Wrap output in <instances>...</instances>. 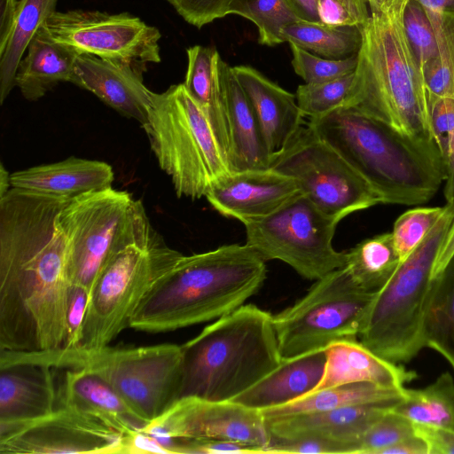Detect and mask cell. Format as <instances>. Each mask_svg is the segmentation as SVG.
<instances>
[{
  "instance_id": "obj_36",
  "label": "cell",
  "mask_w": 454,
  "mask_h": 454,
  "mask_svg": "<svg viewBox=\"0 0 454 454\" xmlns=\"http://www.w3.org/2000/svg\"><path fill=\"white\" fill-rule=\"evenodd\" d=\"M354 79L355 72L325 82L299 85L294 95L302 114L311 119L347 106Z\"/></svg>"
},
{
  "instance_id": "obj_2",
  "label": "cell",
  "mask_w": 454,
  "mask_h": 454,
  "mask_svg": "<svg viewBox=\"0 0 454 454\" xmlns=\"http://www.w3.org/2000/svg\"><path fill=\"white\" fill-rule=\"evenodd\" d=\"M265 262L247 244L183 255L141 301L129 327L157 333L218 319L259 291Z\"/></svg>"
},
{
  "instance_id": "obj_15",
  "label": "cell",
  "mask_w": 454,
  "mask_h": 454,
  "mask_svg": "<svg viewBox=\"0 0 454 454\" xmlns=\"http://www.w3.org/2000/svg\"><path fill=\"white\" fill-rule=\"evenodd\" d=\"M124 434L68 406L23 421L0 422L2 454H121Z\"/></svg>"
},
{
  "instance_id": "obj_30",
  "label": "cell",
  "mask_w": 454,
  "mask_h": 454,
  "mask_svg": "<svg viewBox=\"0 0 454 454\" xmlns=\"http://www.w3.org/2000/svg\"><path fill=\"white\" fill-rule=\"evenodd\" d=\"M59 0H18L9 37L0 50V103L15 86L17 68L36 31L56 12Z\"/></svg>"
},
{
  "instance_id": "obj_19",
  "label": "cell",
  "mask_w": 454,
  "mask_h": 454,
  "mask_svg": "<svg viewBox=\"0 0 454 454\" xmlns=\"http://www.w3.org/2000/svg\"><path fill=\"white\" fill-rule=\"evenodd\" d=\"M399 401L269 417L265 421L271 439L322 437L346 442L357 453L363 434Z\"/></svg>"
},
{
  "instance_id": "obj_53",
  "label": "cell",
  "mask_w": 454,
  "mask_h": 454,
  "mask_svg": "<svg viewBox=\"0 0 454 454\" xmlns=\"http://www.w3.org/2000/svg\"><path fill=\"white\" fill-rule=\"evenodd\" d=\"M454 254V219L436 259L434 277L438 274Z\"/></svg>"
},
{
  "instance_id": "obj_18",
  "label": "cell",
  "mask_w": 454,
  "mask_h": 454,
  "mask_svg": "<svg viewBox=\"0 0 454 454\" xmlns=\"http://www.w3.org/2000/svg\"><path fill=\"white\" fill-rule=\"evenodd\" d=\"M144 66L89 53L75 59L70 82L92 92L122 116L146 123L152 92L143 82Z\"/></svg>"
},
{
  "instance_id": "obj_6",
  "label": "cell",
  "mask_w": 454,
  "mask_h": 454,
  "mask_svg": "<svg viewBox=\"0 0 454 454\" xmlns=\"http://www.w3.org/2000/svg\"><path fill=\"white\" fill-rule=\"evenodd\" d=\"M20 362L92 372L105 380L147 425L180 399L183 348L176 344L60 348L36 352L0 350V365Z\"/></svg>"
},
{
  "instance_id": "obj_43",
  "label": "cell",
  "mask_w": 454,
  "mask_h": 454,
  "mask_svg": "<svg viewBox=\"0 0 454 454\" xmlns=\"http://www.w3.org/2000/svg\"><path fill=\"white\" fill-rule=\"evenodd\" d=\"M267 453L345 454L354 453L351 445L322 437H301L292 440L271 439Z\"/></svg>"
},
{
  "instance_id": "obj_33",
  "label": "cell",
  "mask_w": 454,
  "mask_h": 454,
  "mask_svg": "<svg viewBox=\"0 0 454 454\" xmlns=\"http://www.w3.org/2000/svg\"><path fill=\"white\" fill-rule=\"evenodd\" d=\"M286 42L320 57L342 59L356 55L362 44V30L357 26H334L320 21L301 20L286 26Z\"/></svg>"
},
{
  "instance_id": "obj_26",
  "label": "cell",
  "mask_w": 454,
  "mask_h": 454,
  "mask_svg": "<svg viewBox=\"0 0 454 454\" xmlns=\"http://www.w3.org/2000/svg\"><path fill=\"white\" fill-rule=\"evenodd\" d=\"M220 74L229 123L231 147L228 163L231 172L269 168L271 157L253 107L232 67L223 59L220 61Z\"/></svg>"
},
{
  "instance_id": "obj_28",
  "label": "cell",
  "mask_w": 454,
  "mask_h": 454,
  "mask_svg": "<svg viewBox=\"0 0 454 454\" xmlns=\"http://www.w3.org/2000/svg\"><path fill=\"white\" fill-rule=\"evenodd\" d=\"M186 52L188 66L183 83L206 115L228 162L231 144L220 74L222 59L215 48L201 45L190 47Z\"/></svg>"
},
{
  "instance_id": "obj_24",
  "label": "cell",
  "mask_w": 454,
  "mask_h": 454,
  "mask_svg": "<svg viewBox=\"0 0 454 454\" xmlns=\"http://www.w3.org/2000/svg\"><path fill=\"white\" fill-rule=\"evenodd\" d=\"M113 168L105 161L69 157L11 174V185L48 195L72 199L112 187Z\"/></svg>"
},
{
  "instance_id": "obj_1",
  "label": "cell",
  "mask_w": 454,
  "mask_h": 454,
  "mask_svg": "<svg viewBox=\"0 0 454 454\" xmlns=\"http://www.w3.org/2000/svg\"><path fill=\"white\" fill-rule=\"evenodd\" d=\"M67 200L14 187L0 197V349L64 346L72 281L59 213Z\"/></svg>"
},
{
  "instance_id": "obj_45",
  "label": "cell",
  "mask_w": 454,
  "mask_h": 454,
  "mask_svg": "<svg viewBox=\"0 0 454 454\" xmlns=\"http://www.w3.org/2000/svg\"><path fill=\"white\" fill-rule=\"evenodd\" d=\"M90 300V291L82 286L72 284L68 292L66 316V338L63 348L79 347Z\"/></svg>"
},
{
  "instance_id": "obj_44",
  "label": "cell",
  "mask_w": 454,
  "mask_h": 454,
  "mask_svg": "<svg viewBox=\"0 0 454 454\" xmlns=\"http://www.w3.org/2000/svg\"><path fill=\"white\" fill-rule=\"evenodd\" d=\"M189 24L200 28L228 15L233 0H166Z\"/></svg>"
},
{
  "instance_id": "obj_31",
  "label": "cell",
  "mask_w": 454,
  "mask_h": 454,
  "mask_svg": "<svg viewBox=\"0 0 454 454\" xmlns=\"http://www.w3.org/2000/svg\"><path fill=\"white\" fill-rule=\"evenodd\" d=\"M425 347L440 353L454 370V254L434 277L424 320Z\"/></svg>"
},
{
  "instance_id": "obj_54",
  "label": "cell",
  "mask_w": 454,
  "mask_h": 454,
  "mask_svg": "<svg viewBox=\"0 0 454 454\" xmlns=\"http://www.w3.org/2000/svg\"><path fill=\"white\" fill-rule=\"evenodd\" d=\"M296 14L302 20L319 21L317 0H287Z\"/></svg>"
},
{
  "instance_id": "obj_12",
  "label": "cell",
  "mask_w": 454,
  "mask_h": 454,
  "mask_svg": "<svg viewBox=\"0 0 454 454\" xmlns=\"http://www.w3.org/2000/svg\"><path fill=\"white\" fill-rule=\"evenodd\" d=\"M339 223L300 193L271 215L244 223L246 244L263 260L282 261L317 280L346 264V252L333 247Z\"/></svg>"
},
{
  "instance_id": "obj_35",
  "label": "cell",
  "mask_w": 454,
  "mask_h": 454,
  "mask_svg": "<svg viewBox=\"0 0 454 454\" xmlns=\"http://www.w3.org/2000/svg\"><path fill=\"white\" fill-rule=\"evenodd\" d=\"M228 14L239 15L254 23L259 43L267 46L285 43L283 29L302 20L287 0H233Z\"/></svg>"
},
{
  "instance_id": "obj_11",
  "label": "cell",
  "mask_w": 454,
  "mask_h": 454,
  "mask_svg": "<svg viewBox=\"0 0 454 454\" xmlns=\"http://www.w3.org/2000/svg\"><path fill=\"white\" fill-rule=\"evenodd\" d=\"M375 294L359 287L345 266L316 280L306 295L273 316L281 358L356 340Z\"/></svg>"
},
{
  "instance_id": "obj_7",
  "label": "cell",
  "mask_w": 454,
  "mask_h": 454,
  "mask_svg": "<svg viewBox=\"0 0 454 454\" xmlns=\"http://www.w3.org/2000/svg\"><path fill=\"white\" fill-rule=\"evenodd\" d=\"M454 219V201L419 246L400 264L372 301L360 342L380 357L408 362L425 347L424 320L434 269Z\"/></svg>"
},
{
  "instance_id": "obj_5",
  "label": "cell",
  "mask_w": 454,
  "mask_h": 454,
  "mask_svg": "<svg viewBox=\"0 0 454 454\" xmlns=\"http://www.w3.org/2000/svg\"><path fill=\"white\" fill-rule=\"evenodd\" d=\"M361 30L362 44L347 106L438 148L429 125L422 72L405 38L402 17L371 14Z\"/></svg>"
},
{
  "instance_id": "obj_49",
  "label": "cell",
  "mask_w": 454,
  "mask_h": 454,
  "mask_svg": "<svg viewBox=\"0 0 454 454\" xmlns=\"http://www.w3.org/2000/svg\"><path fill=\"white\" fill-rule=\"evenodd\" d=\"M445 167L444 196L447 203L454 201V131L450 134L443 157Z\"/></svg>"
},
{
  "instance_id": "obj_32",
  "label": "cell",
  "mask_w": 454,
  "mask_h": 454,
  "mask_svg": "<svg viewBox=\"0 0 454 454\" xmlns=\"http://www.w3.org/2000/svg\"><path fill=\"white\" fill-rule=\"evenodd\" d=\"M392 411L412 423L454 430V380L441 374L424 388H405L404 396Z\"/></svg>"
},
{
  "instance_id": "obj_40",
  "label": "cell",
  "mask_w": 454,
  "mask_h": 454,
  "mask_svg": "<svg viewBox=\"0 0 454 454\" xmlns=\"http://www.w3.org/2000/svg\"><path fill=\"white\" fill-rule=\"evenodd\" d=\"M415 434L414 423L391 409L363 434L357 454H380L384 449Z\"/></svg>"
},
{
  "instance_id": "obj_9",
  "label": "cell",
  "mask_w": 454,
  "mask_h": 454,
  "mask_svg": "<svg viewBox=\"0 0 454 454\" xmlns=\"http://www.w3.org/2000/svg\"><path fill=\"white\" fill-rule=\"evenodd\" d=\"M183 255L151 223L114 251L91 288L79 347L108 346L129 327L141 301Z\"/></svg>"
},
{
  "instance_id": "obj_14",
  "label": "cell",
  "mask_w": 454,
  "mask_h": 454,
  "mask_svg": "<svg viewBox=\"0 0 454 454\" xmlns=\"http://www.w3.org/2000/svg\"><path fill=\"white\" fill-rule=\"evenodd\" d=\"M50 35L79 53L144 66L160 61L161 34L128 12H55L44 23Z\"/></svg>"
},
{
  "instance_id": "obj_50",
  "label": "cell",
  "mask_w": 454,
  "mask_h": 454,
  "mask_svg": "<svg viewBox=\"0 0 454 454\" xmlns=\"http://www.w3.org/2000/svg\"><path fill=\"white\" fill-rule=\"evenodd\" d=\"M18 0H1L0 50L9 37L15 18Z\"/></svg>"
},
{
  "instance_id": "obj_23",
  "label": "cell",
  "mask_w": 454,
  "mask_h": 454,
  "mask_svg": "<svg viewBox=\"0 0 454 454\" xmlns=\"http://www.w3.org/2000/svg\"><path fill=\"white\" fill-rule=\"evenodd\" d=\"M325 355L322 379L312 392L365 381L403 388L417 377L414 372L380 357L356 340L334 342L325 348Z\"/></svg>"
},
{
  "instance_id": "obj_8",
  "label": "cell",
  "mask_w": 454,
  "mask_h": 454,
  "mask_svg": "<svg viewBox=\"0 0 454 454\" xmlns=\"http://www.w3.org/2000/svg\"><path fill=\"white\" fill-rule=\"evenodd\" d=\"M142 128L178 197H206L211 186L231 172L206 115L184 83L152 92Z\"/></svg>"
},
{
  "instance_id": "obj_51",
  "label": "cell",
  "mask_w": 454,
  "mask_h": 454,
  "mask_svg": "<svg viewBox=\"0 0 454 454\" xmlns=\"http://www.w3.org/2000/svg\"><path fill=\"white\" fill-rule=\"evenodd\" d=\"M409 0H366L371 14L402 17Z\"/></svg>"
},
{
  "instance_id": "obj_25",
  "label": "cell",
  "mask_w": 454,
  "mask_h": 454,
  "mask_svg": "<svg viewBox=\"0 0 454 454\" xmlns=\"http://www.w3.org/2000/svg\"><path fill=\"white\" fill-rule=\"evenodd\" d=\"M325 360V349L282 359L278 367L231 401L260 411L284 405L316 388Z\"/></svg>"
},
{
  "instance_id": "obj_27",
  "label": "cell",
  "mask_w": 454,
  "mask_h": 454,
  "mask_svg": "<svg viewBox=\"0 0 454 454\" xmlns=\"http://www.w3.org/2000/svg\"><path fill=\"white\" fill-rule=\"evenodd\" d=\"M21 59L15 75V86L29 101H36L59 82H71L79 52L54 40L44 24L36 31Z\"/></svg>"
},
{
  "instance_id": "obj_4",
  "label": "cell",
  "mask_w": 454,
  "mask_h": 454,
  "mask_svg": "<svg viewBox=\"0 0 454 454\" xmlns=\"http://www.w3.org/2000/svg\"><path fill=\"white\" fill-rule=\"evenodd\" d=\"M180 398L231 401L282 361L273 316L242 305L182 346Z\"/></svg>"
},
{
  "instance_id": "obj_29",
  "label": "cell",
  "mask_w": 454,
  "mask_h": 454,
  "mask_svg": "<svg viewBox=\"0 0 454 454\" xmlns=\"http://www.w3.org/2000/svg\"><path fill=\"white\" fill-rule=\"evenodd\" d=\"M405 388L389 387L372 382L342 384L305 395L284 405L262 411L264 418L316 412L342 407L396 402Z\"/></svg>"
},
{
  "instance_id": "obj_48",
  "label": "cell",
  "mask_w": 454,
  "mask_h": 454,
  "mask_svg": "<svg viewBox=\"0 0 454 454\" xmlns=\"http://www.w3.org/2000/svg\"><path fill=\"white\" fill-rule=\"evenodd\" d=\"M380 454H429L427 442L417 434L384 449Z\"/></svg>"
},
{
  "instance_id": "obj_20",
  "label": "cell",
  "mask_w": 454,
  "mask_h": 454,
  "mask_svg": "<svg viewBox=\"0 0 454 454\" xmlns=\"http://www.w3.org/2000/svg\"><path fill=\"white\" fill-rule=\"evenodd\" d=\"M232 70L253 107L264 144L272 157L286 147L304 124L305 116L295 95L251 67L236 66Z\"/></svg>"
},
{
  "instance_id": "obj_38",
  "label": "cell",
  "mask_w": 454,
  "mask_h": 454,
  "mask_svg": "<svg viewBox=\"0 0 454 454\" xmlns=\"http://www.w3.org/2000/svg\"><path fill=\"white\" fill-rule=\"evenodd\" d=\"M403 30L409 47L421 69L439 53L435 31L425 8L409 0L402 15Z\"/></svg>"
},
{
  "instance_id": "obj_47",
  "label": "cell",
  "mask_w": 454,
  "mask_h": 454,
  "mask_svg": "<svg viewBox=\"0 0 454 454\" xmlns=\"http://www.w3.org/2000/svg\"><path fill=\"white\" fill-rule=\"evenodd\" d=\"M415 433L427 444L429 454H454V430L414 424Z\"/></svg>"
},
{
  "instance_id": "obj_10",
  "label": "cell",
  "mask_w": 454,
  "mask_h": 454,
  "mask_svg": "<svg viewBox=\"0 0 454 454\" xmlns=\"http://www.w3.org/2000/svg\"><path fill=\"white\" fill-rule=\"evenodd\" d=\"M143 202L108 187L68 199L59 213L72 284L90 291L111 254L149 224Z\"/></svg>"
},
{
  "instance_id": "obj_13",
  "label": "cell",
  "mask_w": 454,
  "mask_h": 454,
  "mask_svg": "<svg viewBox=\"0 0 454 454\" xmlns=\"http://www.w3.org/2000/svg\"><path fill=\"white\" fill-rule=\"evenodd\" d=\"M270 168L293 178L304 196L338 221L383 204L372 187L308 124L271 157Z\"/></svg>"
},
{
  "instance_id": "obj_55",
  "label": "cell",
  "mask_w": 454,
  "mask_h": 454,
  "mask_svg": "<svg viewBox=\"0 0 454 454\" xmlns=\"http://www.w3.org/2000/svg\"><path fill=\"white\" fill-rule=\"evenodd\" d=\"M11 185V174L5 169L3 163L0 165V197L5 194L10 189Z\"/></svg>"
},
{
  "instance_id": "obj_37",
  "label": "cell",
  "mask_w": 454,
  "mask_h": 454,
  "mask_svg": "<svg viewBox=\"0 0 454 454\" xmlns=\"http://www.w3.org/2000/svg\"><path fill=\"white\" fill-rule=\"evenodd\" d=\"M443 207H418L402 214L390 232L400 262L425 239L445 212Z\"/></svg>"
},
{
  "instance_id": "obj_3",
  "label": "cell",
  "mask_w": 454,
  "mask_h": 454,
  "mask_svg": "<svg viewBox=\"0 0 454 454\" xmlns=\"http://www.w3.org/2000/svg\"><path fill=\"white\" fill-rule=\"evenodd\" d=\"M380 195L383 204L431 200L445 179L436 146L419 143L357 108L343 106L307 123Z\"/></svg>"
},
{
  "instance_id": "obj_17",
  "label": "cell",
  "mask_w": 454,
  "mask_h": 454,
  "mask_svg": "<svg viewBox=\"0 0 454 454\" xmlns=\"http://www.w3.org/2000/svg\"><path fill=\"white\" fill-rule=\"evenodd\" d=\"M301 193L295 181L272 168L231 171L206 195L222 215L243 224L264 218Z\"/></svg>"
},
{
  "instance_id": "obj_34",
  "label": "cell",
  "mask_w": 454,
  "mask_h": 454,
  "mask_svg": "<svg viewBox=\"0 0 454 454\" xmlns=\"http://www.w3.org/2000/svg\"><path fill=\"white\" fill-rule=\"evenodd\" d=\"M399 264L390 232L365 239L346 252V269L355 283L368 292L380 290Z\"/></svg>"
},
{
  "instance_id": "obj_22",
  "label": "cell",
  "mask_w": 454,
  "mask_h": 454,
  "mask_svg": "<svg viewBox=\"0 0 454 454\" xmlns=\"http://www.w3.org/2000/svg\"><path fill=\"white\" fill-rule=\"evenodd\" d=\"M52 368L20 362L0 365V422L45 416L58 407Z\"/></svg>"
},
{
  "instance_id": "obj_16",
  "label": "cell",
  "mask_w": 454,
  "mask_h": 454,
  "mask_svg": "<svg viewBox=\"0 0 454 454\" xmlns=\"http://www.w3.org/2000/svg\"><path fill=\"white\" fill-rule=\"evenodd\" d=\"M143 433L158 440L216 439L237 442L267 453L271 435L260 410L232 401L188 396L177 400Z\"/></svg>"
},
{
  "instance_id": "obj_46",
  "label": "cell",
  "mask_w": 454,
  "mask_h": 454,
  "mask_svg": "<svg viewBox=\"0 0 454 454\" xmlns=\"http://www.w3.org/2000/svg\"><path fill=\"white\" fill-rule=\"evenodd\" d=\"M427 114L432 135L443 158L454 131V98L427 94Z\"/></svg>"
},
{
  "instance_id": "obj_41",
  "label": "cell",
  "mask_w": 454,
  "mask_h": 454,
  "mask_svg": "<svg viewBox=\"0 0 454 454\" xmlns=\"http://www.w3.org/2000/svg\"><path fill=\"white\" fill-rule=\"evenodd\" d=\"M319 21L334 26L362 27L371 14L366 0H317Z\"/></svg>"
},
{
  "instance_id": "obj_42",
  "label": "cell",
  "mask_w": 454,
  "mask_h": 454,
  "mask_svg": "<svg viewBox=\"0 0 454 454\" xmlns=\"http://www.w3.org/2000/svg\"><path fill=\"white\" fill-rule=\"evenodd\" d=\"M427 93L443 98H454V55L439 52L422 68Z\"/></svg>"
},
{
  "instance_id": "obj_21",
  "label": "cell",
  "mask_w": 454,
  "mask_h": 454,
  "mask_svg": "<svg viewBox=\"0 0 454 454\" xmlns=\"http://www.w3.org/2000/svg\"><path fill=\"white\" fill-rule=\"evenodd\" d=\"M57 395L58 406L78 410L121 434L142 432L147 426L105 380L92 372L67 369Z\"/></svg>"
},
{
  "instance_id": "obj_39",
  "label": "cell",
  "mask_w": 454,
  "mask_h": 454,
  "mask_svg": "<svg viewBox=\"0 0 454 454\" xmlns=\"http://www.w3.org/2000/svg\"><path fill=\"white\" fill-rule=\"evenodd\" d=\"M294 72L306 83H320L340 78L355 72L357 54L342 59H332L313 54L293 43H288Z\"/></svg>"
},
{
  "instance_id": "obj_52",
  "label": "cell",
  "mask_w": 454,
  "mask_h": 454,
  "mask_svg": "<svg viewBox=\"0 0 454 454\" xmlns=\"http://www.w3.org/2000/svg\"><path fill=\"white\" fill-rule=\"evenodd\" d=\"M430 17L454 20V0H417Z\"/></svg>"
}]
</instances>
